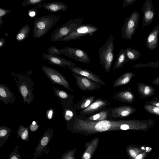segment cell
Segmentation results:
<instances>
[{
	"label": "cell",
	"mask_w": 159,
	"mask_h": 159,
	"mask_svg": "<svg viewBox=\"0 0 159 159\" xmlns=\"http://www.w3.org/2000/svg\"><path fill=\"white\" fill-rule=\"evenodd\" d=\"M48 54L55 56H58L62 54L63 51L59 49L56 47L52 46L49 47L47 50Z\"/></svg>",
	"instance_id": "cell-35"
},
{
	"label": "cell",
	"mask_w": 159,
	"mask_h": 159,
	"mask_svg": "<svg viewBox=\"0 0 159 159\" xmlns=\"http://www.w3.org/2000/svg\"><path fill=\"white\" fill-rule=\"evenodd\" d=\"M143 108L148 112L159 116V107L148 104L146 102L143 106Z\"/></svg>",
	"instance_id": "cell-33"
},
{
	"label": "cell",
	"mask_w": 159,
	"mask_h": 159,
	"mask_svg": "<svg viewBox=\"0 0 159 159\" xmlns=\"http://www.w3.org/2000/svg\"><path fill=\"white\" fill-rule=\"evenodd\" d=\"M143 13L142 27L149 25L153 20L155 12L152 0H145L142 8Z\"/></svg>",
	"instance_id": "cell-12"
},
{
	"label": "cell",
	"mask_w": 159,
	"mask_h": 159,
	"mask_svg": "<svg viewBox=\"0 0 159 159\" xmlns=\"http://www.w3.org/2000/svg\"><path fill=\"white\" fill-rule=\"evenodd\" d=\"M137 90L142 98H145L153 96L156 94V89L152 86L142 83L137 84Z\"/></svg>",
	"instance_id": "cell-22"
},
{
	"label": "cell",
	"mask_w": 159,
	"mask_h": 159,
	"mask_svg": "<svg viewBox=\"0 0 159 159\" xmlns=\"http://www.w3.org/2000/svg\"><path fill=\"white\" fill-rule=\"evenodd\" d=\"M15 97L14 93L4 84H0V100L5 104H12L15 101Z\"/></svg>",
	"instance_id": "cell-21"
},
{
	"label": "cell",
	"mask_w": 159,
	"mask_h": 159,
	"mask_svg": "<svg viewBox=\"0 0 159 159\" xmlns=\"http://www.w3.org/2000/svg\"><path fill=\"white\" fill-rule=\"evenodd\" d=\"M16 131L18 138L20 137L23 141H29V128L28 126L25 127L23 125L21 124L18 128Z\"/></svg>",
	"instance_id": "cell-32"
},
{
	"label": "cell",
	"mask_w": 159,
	"mask_h": 159,
	"mask_svg": "<svg viewBox=\"0 0 159 159\" xmlns=\"http://www.w3.org/2000/svg\"><path fill=\"white\" fill-rule=\"evenodd\" d=\"M98 30V27L90 23L81 24L68 35L60 39L59 41L63 42L74 40L88 35L92 36Z\"/></svg>",
	"instance_id": "cell-5"
},
{
	"label": "cell",
	"mask_w": 159,
	"mask_h": 159,
	"mask_svg": "<svg viewBox=\"0 0 159 159\" xmlns=\"http://www.w3.org/2000/svg\"><path fill=\"white\" fill-rule=\"evenodd\" d=\"M54 113L53 109L51 108L48 110L46 112V116L47 119L49 120L51 119L53 116Z\"/></svg>",
	"instance_id": "cell-44"
},
{
	"label": "cell",
	"mask_w": 159,
	"mask_h": 159,
	"mask_svg": "<svg viewBox=\"0 0 159 159\" xmlns=\"http://www.w3.org/2000/svg\"><path fill=\"white\" fill-rule=\"evenodd\" d=\"M159 25L153 27L145 39L146 46L149 50H154L158 46Z\"/></svg>",
	"instance_id": "cell-15"
},
{
	"label": "cell",
	"mask_w": 159,
	"mask_h": 159,
	"mask_svg": "<svg viewBox=\"0 0 159 159\" xmlns=\"http://www.w3.org/2000/svg\"><path fill=\"white\" fill-rule=\"evenodd\" d=\"M136 111V109L132 106L122 105L109 108L108 115H110L111 118L114 119L126 118L133 114Z\"/></svg>",
	"instance_id": "cell-11"
},
{
	"label": "cell",
	"mask_w": 159,
	"mask_h": 159,
	"mask_svg": "<svg viewBox=\"0 0 159 159\" xmlns=\"http://www.w3.org/2000/svg\"><path fill=\"white\" fill-rule=\"evenodd\" d=\"M53 129L49 128L47 129L40 139L33 155V159H36L38 157L45 153L48 145L53 136Z\"/></svg>",
	"instance_id": "cell-10"
},
{
	"label": "cell",
	"mask_w": 159,
	"mask_h": 159,
	"mask_svg": "<svg viewBox=\"0 0 159 159\" xmlns=\"http://www.w3.org/2000/svg\"><path fill=\"white\" fill-rule=\"evenodd\" d=\"M99 138L95 137L85 143V149L81 159H91L98 144Z\"/></svg>",
	"instance_id": "cell-20"
},
{
	"label": "cell",
	"mask_w": 159,
	"mask_h": 159,
	"mask_svg": "<svg viewBox=\"0 0 159 159\" xmlns=\"http://www.w3.org/2000/svg\"><path fill=\"white\" fill-rule=\"evenodd\" d=\"M143 147L142 146H139L133 144L126 147V152L129 159H134L138 154L145 149L142 148Z\"/></svg>",
	"instance_id": "cell-27"
},
{
	"label": "cell",
	"mask_w": 159,
	"mask_h": 159,
	"mask_svg": "<svg viewBox=\"0 0 159 159\" xmlns=\"http://www.w3.org/2000/svg\"><path fill=\"white\" fill-rule=\"evenodd\" d=\"M114 37L110 33L106 42L98 50V58L100 64L105 71L109 73L114 58Z\"/></svg>",
	"instance_id": "cell-3"
},
{
	"label": "cell",
	"mask_w": 159,
	"mask_h": 159,
	"mask_svg": "<svg viewBox=\"0 0 159 159\" xmlns=\"http://www.w3.org/2000/svg\"><path fill=\"white\" fill-rule=\"evenodd\" d=\"M29 24L23 26L18 31L16 36V39L18 42L24 41L28 37L30 31Z\"/></svg>",
	"instance_id": "cell-28"
},
{
	"label": "cell",
	"mask_w": 159,
	"mask_h": 159,
	"mask_svg": "<svg viewBox=\"0 0 159 159\" xmlns=\"http://www.w3.org/2000/svg\"><path fill=\"white\" fill-rule=\"evenodd\" d=\"M110 104L109 101L107 100L101 98H97L88 107L81 111L80 115L88 116L101 109L106 108Z\"/></svg>",
	"instance_id": "cell-14"
},
{
	"label": "cell",
	"mask_w": 159,
	"mask_h": 159,
	"mask_svg": "<svg viewBox=\"0 0 159 159\" xmlns=\"http://www.w3.org/2000/svg\"><path fill=\"white\" fill-rule=\"evenodd\" d=\"M146 102L148 104L159 107V97H155L150 101Z\"/></svg>",
	"instance_id": "cell-41"
},
{
	"label": "cell",
	"mask_w": 159,
	"mask_h": 159,
	"mask_svg": "<svg viewBox=\"0 0 159 159\" xmlns=\"http://www.w3.org/2000/svg\"><path fill=\"white\" fill-rule=\"evenodd\" d=\"M72 74L76 80V85L83 91H94L101 86L100 84L83 76L75 73Z\"/></svg>",
	"instance_id": "cell-9"
},
{
	"label": "cell",
	"mask_w": 159,
	"mask_h": 159,
	"mask_svg": "<svg viewBox=\"0 0 159 159\" xmlns=\"http://www.w3.org/2000/svg\"><path fill=\"white\" fill-rule=\"evenodd\" d=\"M135 74L131 72H125L120 76L114 82L112 88L117 87L128 84Z\"/></svg>",
	"instance_id": "cell-24"
},
{
	"label": "cell",
	"mask_w": 159,
	"mask_h": 159,
	"mask_svg": "<svg viewBox=\"0 0 159 159\" xmlns=\"http://www.w3.org/2000/svg\"><path fill=\"white\" fill-rule=\"evenodd\" d=\"M62 54L75 61L85 64H89L91 61L87 53L84 50L75 47H66L62 49Z\"/></svg>",
	"instance_id": "cell-8"
},
{
	"label": "cell",
	"mask_w": 159,
	"mask_h": 159,
	"mask_svg": "<svg viewBox=\"0 0 159 159\" xmlns=\"http://www.w3.org/2000/svg\"><path fill=\"white\" fill-rule=\"evenodd\" d=\"M61 15H49L34 20L33 36L39 38L45 35L61 19Z\"/></svg>",
	"instance_id": "cell-2"
},
{
	"label": "cell",
	"mask_w": 159,
	"mask_h": 159,
	"mask_svg": "<svg viewBox=\"0 0 159 159\" xmlns=\"http://www.w3.org/2000/svg\"><path fill=\"white\" fill-rule=\"evenodd\" d=\"M5 39L3 38L0 39V49L2 48L4 46Z\"/></svg>",
	"instance_id": "cell-46"
},
{
	"label": "cell",
	"mask_w": 159,
	"mask_h": 159,
	"mask_svg": "<svg viewBox=\"0 0 159 159\" xmlns=\"http://www.w3.org/2000/svg\"><path fill=\"white\" fill-rule=\"evenodd\" d=\"M129 61L126 56L125 49H121L117 55L113 69H119Z\"/></svg>",
	"instance_id": "cell-25"
},
{
	"label": "cell",
	"mask_w": 159,
	"mask_h": 159,
	"mask_svg": "<svg viewBox=\"0 0 159 159\" xmlns=\"http://www.w3.org/2000/svg\"><path fill=\"white\" fill-rule=\"evenodd\" d=\"M139 13L136 11L133 12L124 21L121 31L122 38L125 40H131L135 33L140 20Z\"/></svg>",
	"instance_id": "cell-6"
},
{
	"label": "cell",
	"mask_w": 159,
	"mask_h": 159,
	"mask_svg": "<svg viewBox=\"0 0 159 159\" xmlns=\"http://www.w3.org/2000/svg\"><path fill=\"white\" fill-rule=\"evenodd\" d=\"M84 19L81 16L74 19H72L58 27L51 34L50 40L53 42L59 41L60 39L68 35L81 24Z\"/></svg>",
	"instance_id": "cell-4"
},
{
	"label": "cell",
	"mask_w": 159,
	"mask_h": 159,
	"mask_svg": "<svg viewBox=\"0 0 159 159\" xmlns=\"http://www.w3.org/2000/svg\"><path fill=\"white\" fill-rule=\"evenodd\" d=\"M18 146H16L8 159H21L20 154L18 153Z\"/></svg>",
	"instance_id": "cell-38"
},
{
	"label": "cell",
	"mask_w": 159,
	"mask_h": 159,
	"mask_svg": "<svg viewBox=\"0 0 159 159\" xmlns=\"http://www.w3.org/2000/svg\"><path fill=\"white\" fill-rule=\"evenodd\" d=\"M73 73H76L94 81L101 85H106V83L100 77L90 70L81 67L75 66L70 69Z\"/></svg>",
	"instance_id": "cell-16"
},
{
	"label": "cell",
	"mask_w": 159,
	"mask_h": 159,
	"mask_svg": "<svg viewBox=\"0 0 159 159\" xmlns=\"http://www.w3.org/2000/svg\"><path fill=\"white\" fill-rule=\"evenodd\" d=\"M145 67L159 68V61L155 62H148L145 64L139 63L134 66V67L137 68Z\"/></svg>",
	"instance_id": "cell-34"
},
{
	"label": "cell",
	"mask_w": 159,
	"mask_h": 159,
	"mask_svg": "<svg viewBox=\"0 0 159 159\" xmlns=\"http://www.w3.org/2000/svg\"><path fill=\"white\" fill-rule=\"evenodd\" d=\"M30 73H27L25 75L11 73L14 78L13 80L18 87V91L22 97L24 103H26L29 105L34 98L33 92L34 83L29 76Z\"/></svg>",
	"instance_id": "cell-1"
},
{
	"label": "cell",
	"mask_w": 159,
	"mask_h": 159,
	"mask_svg": "<svg viewBox=\"0 0 159 159\" xmlns=\"http://www.w3.org/2000/svg\"><path fill=\"white\" fill-rule=\"evenodd\" d=\"M38 11L37 8L36 7H33L28 11V14L31 18L34 20L37 16Z\"/></svg>",
	"instance_id": "cell-40"
},
{
	"label": "cell",
	"mask_w": 159,
	"mask_h": 159,
	"mask_svg": "<svg viewBox=\"0 0 159 159\" xmlns=\"http://www.w3.org/2000/svg\"><path fill=\"white\" fill-rule=\"evenodd\" d=\"M11 132V129L8 126H2L0 127V148L8 139Z\"/></svg>",
	"instance_id": "cell-29"
},
{
	"label": "cell",
	"mask_w": 159,
	"mask_h": 159,
	"mask_svg": "<svg viewBox=\"0 0 159 159\" xmlns=\"http://www.w3.org/2000/svg\"><path fill=\"white\" fill-rule=\"evenodd\" d=\"M41 68L44 74L52 84L62 86L68 90L73 92L70 87L69 82L61 73L47 66H43Z\"/></svg>",
	"instance_id": "cell-7"
},
{
	"label": "cell",
	"mask_w": 159,
	"mask_h": 159,
	"mask_svg": "<svg viewBox=\"0 0 159 159\" xmlns=\"http://www.w3.org/2000/svg\"><path fill=\"white\" fill-rule=\"evenodd\" d=\"M42 58L48 61V63L59 66L64 69H65V67H66L70 69L75 66L74 63L58 56L44 53L42 54Z\"/></svg>",
	"instance_id": "cell-13"
},
{
	"label": "cell",
	"mask_w": 159,
	"mask_h": 159,
	"mask_svg": "<svg viewBox=\"0 0 159 159\" xmlns=\"http://www.w3.org/2000/svg\"><path fill=\"white\" fill-rule=\"evenodd\" d=\"M152 83L153 84L159 85V76L155 78L152 81Z\"/></svg>",
	"instance_id": "cell-47"
},
{
	"label": "cell",
	"mask_w": 159,
	"mask_h": 159,
	"mask_svg": "<svg viewBox=\"0 0 159 159\" xmlns=\"http://www.w3.org/2000/svg\"><path fill=\"white\" fill-rule=\"evenodd\" d=\"M11 11L9 10L4 9L2 8H0V19H2V17L10 13Z\"/></svg>",
	"instance_id": "cell-42"
},
{
	"label": "cell",
	"mask_w": 159,
	"mask_h": 159,
	"mask_svg": "<svg viewBox=\"0 0 159 159\" xmlns=\"http://www.w3.org/2000/svg\"><path fill=\"white\" fill-rule=\"evenodd\" d=\"M48 0H25L22 2V5L23 6L30 5H39L43 2Z\"/></svg>",
	"instance_id": "cell-37"
},
{
	"label": "cell",
	"mask_w": 159,
	"mask_h": 159,
	"mask_svg": "<svg viewBox=\"0 0 159 159\" xmlns=\"http://www.w3.org/2000/svg\"><path fill=\"white\" fill-rule=\"evenodd\" d=\"M152 148H149L148 149H145L142 152L138 154L134 159H145L149 152L151 151Z\"/></svg>",
	"instance_id": "cell-39"
},
{
	"label": "cell",
	"mask_w": 159,
	"mask_h": 159,
	"mask_svg": "<svg viewBox=\"0 0 159 159\" xmlns=\"http://www.w3.org/2000/svg\"><path fill=\"white\" fill-rule=\"evenodd\" d=\"M37 7L43 8L49 12L56 13L60 11H66L68 8V5L61 2L55 1L50 2L44 3L38 5Z\"/></svg>",
	"instance_id": "cell-18"
},
{
	"label": "cell",
	"mask_w": 159,
	"mask_h": 159,
	"mask_svg": "<svg viewBox=\"0 0 159 159\" xmlns=\"http://www.w3.org/2000/svg\"><path fill=\"white\" fill-rule=\"evenodd\" d=\"M127 57L129 61H135L137 60L142 54L137 49L128 47L125 49Z\"/></svg>",
	"instance_id": "cell-31"
},
{
	"label": "cell",
	"mask_w": 159,
	"mask_h": 159,
	"mask_svg": "<svg viewBox=\"0 0 159 159\" xmlns=\"http://www.w3.org/2000/svg\"><path fill=\"white\" fill-rule=\"evenodd\" d=\"M76 148L70 149L65 152L61 157L60 159H75L74 155Z\"/></svg>",
	"instance_id": "cell-36"
},
{
	"label": "cell",
	"mask_w": 159,
	"mask_h": 159,
	"mask_svg": "<svg viewBox=\"0 0 159 159\" xmlns=\"http://www.w3.org/2000/svg\"><path fill=\"white\" fill-rule=\"evenodd\" d=\"M109 111V108L87 117L85 120L93 121H98L106 120L108 115Z\"/></svg>",
	"instance_id": "cell-30"
},
{
	"label": "cell",
	"mask_w": 159,
	"mask_h": 159,
	"mask_svg": "<svg viewBox=\"0 0 159 159\" xmlns=\"http://www.w3.org/2000/svg\"><path fill=\"white\" fill-rule=\"evenodd\" d=\"M137 0H124L122 4V7L133 4Z\"/></svg>",
	"instance_id": "cell-45"
},
{
	"label": "cell",
	"mask_w": 159,
	"mask_h": 159,
	"mask_svg": "<svg viewBox=\"0 0 159 159\" xmlns=\"http://www.w3.org/2000/svg\"><path fill=\"white\" fill-rule=\"evenodd\" d=\"M113 98L122 103H132L134 101L135 96L132 91V89L129 88L114 94Z\"/></svg>",
	"instance_id": "cell-17"
},
{
	"label": "cell",
	"mask_w": 159,
	"mask_h": 159,
	"mask_svg": "<svg viewBox=\"0 0 159 159\" xmlns=\"http://www.w3.org/2000/svg\"><path fill=\"white\" fill-rule=\"evenodd\" d=\"M63 109V117L66 122L67 125H69L76 118L78 117L76 112V109L73 105L68 103L61 104Z\"/></svg>",
	"instance_id": "cell-19"
},
{
	"label": "cell",
	"mask_w": 159,
	"mask_h": 159,
	"mask_svg": "<svg viewBox=\"0 0 159 159\" xmlns=\"http://www.w3.org/2000/svg\"><path fill=\"white\" fill-rule=\"evenodd\" d=\"M30 130L32 132H34L37 130L39 128L38 121H33L29 126Z\"/></svg>",
	"instance_id": "cell-43"
},
{
	"label": "cell",
	"mask_w": 159,
	"mask_h": 159,
	"mask_svg": "<svg viewBox=\"0 0 159 159\" xmlns=\"http://www.w3.org/2000/svg\"><path fill=\"white\" fill-rule=\"evenodd\" d=\"M53 89L56 96L61 101V104L68 103L73 105V99L74 96L71 95L67 92L59 89L55 87H53Z\"/></svg>",
	"instance_id": "cell-23"
},
{
	"label": "cell",
	"mask_w": 159,
	"mask_h": 159,
	"mask_svg": "<svg viewBox=\"0 0 159 159\" xmlns=\"http://www.w3.org/2000/svg\"><path fill=\"white\" fill-rule=\"evenodd\" d=\"M95 96H91L86 97H83L80 100L76 103L74 104L73 106L76 110H84L88 107L94 101Z\"/></svg>",
	"instance_id": "cell-26"
}]
</instances>
